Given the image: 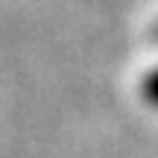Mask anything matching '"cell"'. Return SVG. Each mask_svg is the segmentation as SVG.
<instances>
[{"instance_id": "1", "label": "cell", "mask_w": 158, "mask_h": 158, "mask_svg": "<svg viewBox=\"0 0 158 158\" xmlns=\"http://www.w3.org/2000/svg\"><path fill=\"white\" fill-rule=\"evenodd\" d=\"M141 94H143V100H147L149 106H155V108H158V68L152 70V73H147V76H143Z\"/></svg>"}, {"instance_id": "2", "label": "cell", "mask_w": 158, "mask_h": 158, "mask_svg": "<svg viewBox=\"0 0 158 158\" xmlns=\"http://www.w3.org/2000/svg\"><path fill=\"white\" fill-rule=\"evenodd\" d=\"M155 38H158V29H155Z\"/></svg>"}]
</instances>
